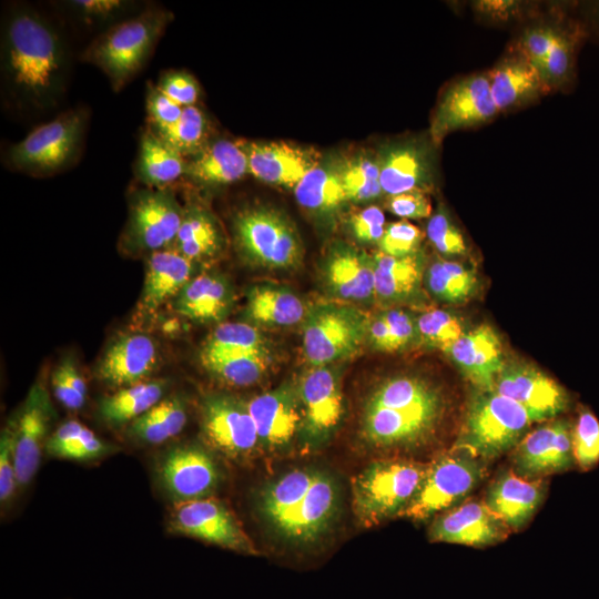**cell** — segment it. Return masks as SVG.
<instances>
[{
    "instance_id": "obj_46",
    "label": "cell",
    "mask_w": 599,
    "mask_h": 599,
    "mask_svg": "<svg viewBox=\"0 0 599 599\" xmlns=\"http://www.w3.org/2000/svg\"><path fill=\"white\" fill-rule=\"evenodd\" d=\"M572 454L581 470H589L599 463V420L585 408L572 427Z\"/></svg>"
},
{
    "instance_id": "obj_48",
    "label": "cell",
    "mask_w": 599,
    "mask_h": 599,
    "mask_svg": "<svg viewBox=\"0 0 599 599\" xmlns=\"http://www.w3.org/2000/svg\"><path fill=\"white\" fill-rule=\"evenodd\" d=\"M51 385L54 396L65 408H82L87 399V384L71 358L65 357L54 368Z\"/></svg>"
},
{
    "instance_id": "obj_43",
    "label": "cell",
    "mask_w": 599,
    "mask_h": 599,
    "mask_svg": "<svg viewBox=\"0 0 599 599\" xmlns=\"http://www.w3.org/2000/svg\"><path fill=\"white\" fill-rule=\"evenodd\" d=\"M427 285L441 301L460 303L474 292L477 283L475 273L453 261H437L427 271Z\"/></svg>"
},
{
    "instance_id": "obj_51",
    "label": "cell",
    "mask_w": 599,
    "mask_h": 599,
    "mask_svg": "<svg viewBox=\"0 0 599 599\" xmlns=\"http://www.w3.org/2000/svg\"><path fill=\"white\" fill-rule=\"evenodd\" d=\"M145 108L148 124L155 131L173 126L180 119L183 108L162 93L155 84L149 83Z\"/></svg>"
},
{
    "instance_id": "obj_61",
    "label": "cell",
    "mask_w": 599,
    "mask_h": 599,
    "mask_svg": "<svg viewBox=\"0 0 599 599\" xmlns=\"http://www.w3.org/2000/svg\"><path fill=\"white\" fill-rule=\"evenodd\" d=\"M369 336L373 345L383 352H394L390 331L384 317H376L369 325Z\"/></svg>"
},
{
    "instance_id": "obj_36",
    "label": "cell",
    "mask_w": 599,
    "mask_h": 599,
    "mask_svg": "<svg viewBox=\"0 0 599 599\" xmlns=\"http://www.w3.org/2000/svg\"><path fill=\"white\" fill-rule=\"evenodd\" d=\"M166 387L164 379L144 380L123 387L101 400L100 415L112 425L132 423L162 400Z\"/></svg>"
},
{
    "instance_id": "obj_60",
    "label": "cell",
    "mask_w": 599,
    "mask_h": 599,
    "mask_svg": "<svg viewBox=\"0 0 599 599\" xmlns=\"http://www.w3.org/2000/svg\"><path fill=\"white\" fill-rule=\"evenodd\" d=\"M83 427L84 425L75 419L63 423L47 440L45 451L51 456L60 457L61 453L81 433Z\"/></svg>"
},
{
    "instance_id": "obj_52",
    "label": "cell",
    "mask_w": 599,
    "mask_h": 599,
    "mask_svg": "<svg viewBox=\"0 0 599 599\" xmlns=\"http://www.w3.org/2000/svg\"><path fill=\"white\" fill-rule=\"evenodd\" d=\"M155 85L162 93L182 108L194 105L199 99V84L185 71H167L161 75Z\"/></svg>"
},
{
    "instance_id": "obj_59",
    "label": "cell",
    "mask_w": 599,
    "mask_h": 599,
    "mask_svg": "<svg viewBox=\"0 0 599 599\" xmlns=\"http://www.w3.org/2000/svg\"><path fill=\"white\" fill-rule=\"evenodd\" d=\"M382 316L390 331L394 352L407 346L418 333L414 319L403 311L392 309Z\"/></svg>"
},
{
    "instance_id": "obj_40",
    "label": "cell",
    "mask_w": 599,
    "mask_h": 599,
    "mask_svg": "<svg viewBox=\"0 0 599 599\" xmlns=\"http://www.w3.org/2000/svg\"><path fill=\"white\" fill-rule=\"evenodd\" d=\"M202 366L224 384L237 387L257 383L270 365L268 352L200 357Z\"/></svg>"
},
{
    "instance_id": "obj_38",
    "label": "cell",
    "mask_w": 599,
    "mask_h": 599,
    "mask_svg": "<svg viewBox=\"0 0 599 599\" xmlns=\"http://www.w3.org/2000/svg\"><path fill=\"white\" fill-rule=\"evenodd\" d=\"M187 408L183 397L162 399L130 426L131 436L148 444H162L177 436L185 427Z\"/></svg>"
},
{
    "instance_id": "obj_55",
    "label": "cell",
    "mask_w": 599,
    "mask_h": 599,
    "mask_svg": "<svg viewBox=\"0 0 599 599\" xmlns=\"http://www.w3.org/2000/svg\"><path fill=\"white\" fill-rule=\"evenodd\" d=\"M388 210L403 219H424L430 216L432 204L424 191L415 190L389 196Z\"/></svg>"
},
{
    "instance_id": "obj_6",
    "label": "cell",
    "mask_w": 599,
    "mask_h": 599,
    "mask_svg": "<svg viewBox=\"0 0 599 599\" xmlns=\"http://www.w3.org/2000/svg\"><path fill=\"white\" fill-rule=\"evenodd\" d=\"M427 466L406 460L370 464L355 479L354 508L359 519L374 525L403 514L417 493Z\"/></svg>"
},
{
    "instance_id": "obj_34",
    "label": "cell",
    "mask_w": 599,
    "mask_h": 599,
    "mask_svg": "<svg viewBox=\"0 0 599 599\" xmlns=\"http://www.w3.org/2000/svg\"><path fill=\"white\" fill-rule=\"evenodd\" d=\"M375 295L385 301L410 296L419 286L423 263L417 253L394 257L383 253L374 257Z\"/></svg>"
},
{
    "instance_id": "obj_26",
    "label": "cell",
    "mask_w": 599,
    "mask_h": 599,
    "mask_svg": "<svg viewBox=\"0 0 599 599\" xmlns=\"http://www.w3.org/2000/svg\"><path fill=\"white\" fill-rule=\"evenodd\" d=\"M545 494L546 484L541 479H528L509 471L490 485L485 504L511 530H517L531 519Z\"/></svg>"
},
{
    "instance_id": "obj_32",
    "label": "cell",
    "mask_w": 599,
    "mask_h": 599,
    "mask_svg": "<svg viewBox=\"0 0 599 599\" xmlns=\"http://www.w3.org/2000/svg\"><path fill=\"white\" fill-rule=\"evenodd\" d=\"M326 281L342 298L368 300L375 295L374 260L352 248L337 250L327 261Z\"/></svg>"
},
{
    "instance_id": "obj_25",
    "label": "cell",
    "mask_w": 599,
    "mask_h": 599,
    "mask_svg": "<svg viewBox=\"0 0 599 599\" xmlns=\"http://www.w3.org/2000/svg\"><path fill=\"white\" fill-rule=\"evenodd\" d=\"M196 263L187 260L173 248H165L148 255L145 276L139 302L143 313H154L180 293L195 276Z\"/></svg>"
},
{
    "instance_id": "obj_2",
    "label": "cell",
    "mask_w": 599,
    "mask_h": 599,
    "mask_svg": "<svg viewBox=\"0 0 599 599\" xmlns=\"http://www.w3.org/2000/svg\"><path fill=\"white\" fill-rule=\"evenodd\" d=\"M443 412L444 399L437 388L415 376H395L369 396L363 434L375 447H414L430 437Z\"/></svg>"
},
{
    "instance_id": "obj_5",
    "label": "cell",
    "mask_w": 599,
    "mask_h": 599,
    "mask_svg": "<svg viewBox=\"0 0 599 599\" xmlns=\"http://www.w3.org/2000/svg\"><path fill=\"white\" fill-rule=\"evenodd\" d=\"M87 124L88 111L68 110L13 144L6 163L12 170L37 176L61 172L79 156Z\"/></svg>"
},
{
    "instance_id": "obj_13",
    "label": "cell",
    "mask_w": 599,
    "mask_h": 599,
    "mask_svg": "<svg viewBox=\"0 0 599 599\" xmlns=\"http://www.w3.org/2000/svg\"><path fill=\"white\" fill-rule=\"evenodd\" d=\"M498 112L488 77H466L443 94L432 122L433 140L440 142L448 133L485 123Z\"/></svg>"
},
{
    "instance_id": "obj_10",
    "label": "cell",
    "mask_w": 599,
    "mask_h": 599,
    "mask_svg": "<svg viewBox=\"0 0 599 599\" xmlns=\"http://www.w3.org/2000/svg\"><path fill=\"white\" fill-rule=\"evenodd\" d=\"M365 334V321L358 312L335 305L314 308L303 327V352L314 367H323L352 355Z\"/></svg>"
},
{
    "instance_id": "obj_49",
    "label": "cell",
    "mask_w": 599,
    "mask_h": 599,
    "mask_svg": "<svg viewBox=\"0 0 599 599\" xmlns=\"http://www.w3.org/2000/svg\"><path fill=\"white\" fill-rule=\"evenodd\" d=\"M422 238L423 233L416 225L402 220L386 225L378 246L383 254L404 257L416 253Z\"/></svg>"
},
{
    "instance_id": "obj_16",
    "label": "cell",
    "mask_w": 599,
    "mask_h": 599,
    "mask_svg": "<svg viewBox=\"0 0 599 599\" xmlns=\"http://www.w3.org/2000/svg\"><path fill=\"white\" fill-rule=\"evenodd\" d=\"M161 481L176 502L211 497L219 483L214 459L197 446H180L171 449L162 459Z\"/></svg>"
},
{
    "instance_id": "obj_56",
    "label": "cell",
    "mask_w": 599,
    "mask_h": 599,
    "mask_svg": "<svg viewBox=\"0 0 599 599\" xmlns=\"http://www.w3.org/2000/svg\"><path fill=\"white\" fill-rule=\"evenodd\" d=\"M355 237L363 242H379L385 231V215L377 206H368L351 217Z\"/></svg>"
},
{
    "instance_id": "obj_57",
    "label": "cell",
    "mask_w": 599,
    "mask_h": 599,
    "mask_svg": "<svg viewBox=\"0 0 599 599\" xmlns=\"http://www.w3.org/2000/svg\"><path fill=\"white\" fill-rule=\"evenodd\" d=\"M112 448L102 441L91 429L83 427L81 433L61 453V458L89 460L109 454Z\"/></svg>"
},
{
    "instance_id": "obj_50",
    "label": "cell",
    "mask_w": 599,
    "mask_h": 599,
    "mask_svg": "<svg viewBox=\"0 0 599 599\" xmlns=\"http://www.w3.org/2000/svg\"><path fill=\"white\" fill-rule=\"evenodd\" d=\"M426 233L432 244L441 254L464 255L467 252L463 234L444 211H439L430 217Z\"/></svg>"
},
{
    "instance_id": "obj_22",
    "label": "cell",
    "mask_w": 599,
    "mask_h": 599,
    "mask_svg": "<svg viewBox=\"0 0 599 599\" xmlns=\"http://www.w3.org/2000/svg\"><path fill=\"white\" fill-rule=\"evenodd\" d=\"M159 359V347L151 336L125 334L106 348L97 374L109 385L126 387L144 382L154 372Z\"/></svg>"
},
{
    "instance_id": "obj_33",
    "label": "cell",
    "mask_w": 599,
    "mask_h": 599,
    "mask_svg": "<svg viewBox=\"0 0 599 599\" xmlns=\"http://www.w3.org/2000/svg\"><path fill=\"white\" fill-rule=\"evenodd\" d=\"M223 247V235L212 213L197 204L183 206V219L171 248L199 263L216 255Z\"/></svg>"
},
{
    "instance_id": "obj_12",
    "label": "cell",
    "mask_w": 599,
    "mask_h": 599,
    "mask_svg": "<svg viewBox=\"0 0 599 599\" xmlns=\"http://www.w3.org/2000/svg\"><path fill=\"white\" fill-rule=\"evenodd\" d=\"M201 427L206 441L231 458H244L260 446L246 404L226 394L207 395L201 407Z\"/></svg>"
},
{
    "instance_id": "obj_4",
    "label": "cell",
    "mask_w": 599,
    "mask_h": 599,
    "mask_svg": "<svg viewBox=\"0 0 599 599\" xmlns=\"http://www.w3.org/2000/svg\"><path fill=\"white\" fill-rule=\"evenodd\" d=\"M529 412L495 390H479L467 410L456 444L480 460L493 459L516 446L535 423Z\"/></svg>"
},
{
    "instance_id": "obj_23",
    "label": "cell",
    "mask_w": 599,
    "mask_h": 599,
    "mask_svg": "<svg viewBox=\"0 0 599 599\" xmlns=\"http://www.w3.org/2000/svg\"><path fill=\"white\" fill-rule=\"evenodd\" d=\"M338 506L337 485L329 475L318 470L300 505L275 529L290 540H316L333 522Z\"/></svg>"
},
{
    "instance_id": "obj_42",
    "label": "cell",
    "mask_w": 599,
    "mask_h": 599,
    "mask_svg": "<svg viewBox=\"0 0 599 599\" xmlns=\"http://www.w3.org/2000/svg\"><path fill=\"white\" fill-rule=\"evenodd\" d=\"M155 132L185 159L196 155L210 143L209 120L195 105L183 108L173 126Z\"/></svg>"
},
{
    "instance_id": "obj_44",
    "label": "cell",
    "mask_w": 599,
    "mask_h": 599,
    "mask_svg": "<svg viewBox=\"0 0 599 599\" xmlns=\"http://www.w3.org/2000/svg\"><path fill=\"white\" fill-rule=\"evenodd\" d=\"M341 175L347 200L364 202L383 193L379 162L368 156H356L341 164Z\"/></svg>"
},
{
    "instance_id": "obj_1",
    "label": "cell",
    "mask_w": 599,
    "mask_h": 599,
    "mask_svg": "<svg viewBox=\"0 0 599 599\" xmlns=\"http://www.w3.org/2000/svg\"><path fill=\"white\" fill-rule=\"evenodd\" d=\"M68 67L63 39L51 21L30 6H13L1 32V77L11 103L23 111L53 108Z\"/></svg>"
},
{
    "instance_id": "obj_41",
    "label": "cell",
    "mask_w": 599,
    "mask_h": 599,
    "mask_svg": "<svg viewBox=\"0 0 599 599\" xmlns=\"http://www.w3.org/2000/svg\"><path fill=\"white\" fill-rule=\"evenodd\" d=\"M265 352V342L256 327L241 322H226L219 324L207 336L200 357Z\"/></svg>"
},
{
    "instance_id": "obj_53",
    "label": "cell",
    "mask_w": 599,
    "mask_h": 599,
    "mask_svg": "<svg viewBox=\"0 0 599 599\" xmlns=\"http://www.w3.org/2000/svg\"><path fill=\"white\" fill-rule=\"evenodd\" d=\"M18 486L14 464V427H6L0 439V500L8 502Z\"/></svg>"
},
{
    "instance_id": "obj_47",
    "label": "cell",
    "mask_w": 599,
    "mask_h": 599,
    "mask_svg": "<svg viewBox=\"0 0 599 599\" xmlns=\"http://www.w3.org/2000/svg\"><path fill=\"white\" fill-rule=\"evenodd\" d=\"M416 325L417 332L424 341L443 352L465 333L460 321L443 309H430L423 313Z\"/></svg>"
},
{
    "instance_id": "obj_11",
    "label": "cell",
    "mask_w": 599,
    "mask_h": 599,
    "mask_svg": "<svg viewBox=\"0 0 599 599\" xmlns=\"http://www.w3.org/2000/svg\"><path fill=\"white\" fill-rule=\"evenodd\" d=\"M169 525L177 534L241 554H256L253 542L233 512L213 497L176 502L170 514Z\"/></svg>"
},
{
    "instance_id": "obj_21",
    "label": "cell",
    "mask_w": 599,
    "mask_h": 599,
    "mask_svg": "<svg viewBox=\"0 0 599 599\" xmlns=\"http://www.w3.org/2000/svg\"><path fill=\"white\" fill-rule=\"evenodd\" d=\"M297 393L308 437L324 439L343 415V395L337 376L326 366L314 367L302 376Z\"/></svg>"
},
{
    "instance_id": "obj_54",
    "label": "cell",
    "mask_w": 599,
    "mask_h": 599,
    "mask_svg": "<svg viewBox=\"0 0 599 599\" xmlns=\"http://www.w3.org/2000/svg\"><path fill=\"white\" fill-rule=\"evenodd\" d=\"M572 51L571 40L560 34L540 67L548 83H558L567 79L571 69Z\"/></svg>"
},
{
    "instance_id": "obj_14",
    "label": "cell",
    "mask_w": 599,
    "mask_h": 599,
    "mask_svg": "<svg viewBox=\"0 0 599 599\" xmlns=\"http://www.w3.org/2000/svg\"><path fill=\"white\" fill-rule=\"evenodd\" d=\"M573 463L572 427L564 419L549 422L526 434L512 456L515 473L528 479L568 470Z\"/></svg>"
},
{
    "instance_id": "obj_28",
    "label": "cell",
    "mask_w": 599,
    "mask_h": 599,
    "mask_svg": "<svg viewBox=\"0 0 599 599\" xmlns=\"http://www.w3.org/2000/svg\"><path fill=\"white\" fill-rule=\"evenodd\" d=\"M234 301L229 281L216 273L195 275L175 296L176 313L196 323H220Z\"/></svg>"
},
{
    "instance_id": "obj_30",
    "label": "cell",
    "mask_w": 599,
    "mask_h": 599,
    "mask_svg": "<svg viewBox=\"0 0 599 599\" xmlns=\"http://www.w3.org/2000/svg\"><path fill=\"white\" fill-rule=\"evenodd\" d=\"M135 167L136 177L146 187L167 189L184 177L186 159L148 124L140 136Z\"/></svg>"
},
{
    "instance_id": "obj_39",
    "label": "cell",
    "mask_w": 599,
    "mask_h": 599,
    "mask_svg": "<svg viewBox=\"0 0 599 599\" xmlns=\"http://www.w3.org/2000/svg\"><path fill=\"white\" fill-rule=\"evenodd\" d=\"M294 194L297 202L311 211L328 212L339 207L347 201L339 165L318 163L294 187Z\"/></svg>"
},
{
    "instance_id": "obj_3",
    "label": "cell",
    "mask_w": 599,
    "mask_h": 599,
    "mask_svg": "<svg viewBox=\"0 0 599 599\" xmlns=\"http://www.w3.org/2000/svg\"><path fill=\"white\" fill-rule=\"evenodd\" d=\"M173 13L150 7L101 32L81 60L99 68L114 91H120L143 68Z\"/></svg>"
},
{
    "instance_id": "obj_20",
    "label": "cell",
    "mask_w": 599,
    "mask_h": 599,
    "mask_svg": "<svg viewBox=\"0 0 599 599\" xmlns=\"http://www.w3.org/2000/svg\"><path fill=\"white\" fill-rule=\"evenodd\" d=\"M248 158V173L273 185L295 187L319 163L312 149L287 142L242 141Z\"/></svg>"
},
{
    "instance_id": "obj_24",
    "label": "cell",
    "mask_w": 599,
    "mask_h": 599,
    "mask_svg": "<svg viewBox=\"0 0 599 599\" xmlns=\"http://www.w3.org/2000/svg\"><path fill=\"white\" fill-rule=\"evenodd\" d=\"M479 390H490L505 366L501 341L488 324L464 333L445 351Z\"/></svg>"
},
{
    "instance_id": "obj_31",
    "label": "cell",
    "mask_w": 599,
    "mask_h": 599,
    "mask_svg": "<svg viewBox=\"0 0 599 599\" xmlns=\"http://www.w3.org/2000/svg\"><path fill=\"white\" fill-rule=\"evenodd\" d=\"M426 153L413 143L389 148L379 161V182L389 196L423 189L429 183Z\"/></svg>"
},
{
    "instance_id": "obj_45",
    "label": "cell",
    "mask_w": 599,
    "mask_h": 599,
    "mask_svg": "<svg viewBox=\"0 0 599 599\" xmlns=\"http://www.w3.org/2000/svg\"><path fill=\"white\" fill-rule=\"evenodd\" d=\"M63 7L80 22L93 28L106 29L128 19L135 3L123 0H70Z\"/></svg>"
},
{
    "instance_id": "obj_18",
    "label": "cell",
    "mask_w": 599,
    "mask_h": 599,
    "mask_svg": "<svg viewBox=\"0 0 599 599\" xmlns=\"http://www.w3.org/2000/svg\"><path fill=\"white\" fill-rule=\"evenodd\" d=\"M52 416L48 393L41 383L32 386L14 427V464L19 487L34 477L41 460Z\"/></svg>"
},
{
    "instance_id": "obj_9",
    "label": "cell",
    "mask_w": 599,
    "mask_h": 599,
    "mask_svg": "<svg viewBox=\"0 0 599 599\" xmlns=\"http://www.w3.org/2000/svg\"><path fill=\"white\" fill-rule=\"evenodd\" d=\"M182 219L183 206L172 187L136 190L131 197L121 247L128 253L148 255L171 248Z\"/></svg>"
},
{
    "instance_id": "obj_58",
    "label": "cell",
    "mask_w": 599,
    "mask_h": 599,
    "mask_svg": "<svg viewBox=\"0 0 599 599\" xmlns=\"http://www.w3.org/2000/svg\"><path fill=\"white\" fill-rule=\"evenodd\" d=\"M559 35L548 28L529 30L522 38L521 53L540 68Z\"/></svg>"
},
{
    "instance_id": "obj_29",
    "label": "cell",
    "mask_w": 599,
    "mask_h": 599,
    "mask_svg": "<svg viewBox=\"0 0 599 599\" xmlns=\"http://www.w3.org/2000/svg\"><path fill=\"white\" fill-rule=\"evenodd\" d=\"M248 173V158L242 140H215L186 159L184 177L201 185L234 183Z\"/></svg>"
},
{
    "instance_id": "obj_8",
    "label": "cell",
    "mask_w": 599,
    "mask_h": 599,
    "mask_svg": "<svg viewBox=\"0 0 599 599\" xmlns=\"http://www.w3.org/2000/svg\"><path fill=\"white\" fill-rule=\"evenodd\" d=\"M481 478L480 459L456 448L427 466L425 477L403 515L415 521L426 520L459 504Z\"/></svg>"
},
{
    "instance_id": "obj_7",
    "label": "cell",
    "mask_w": 599,
    "mask_h": 599,
    "mask_svg": "<svg viewBox=\"0 0 599 599\" xmlns=\"http://www.w3.org/2000/svg\"><path fill=\"white\" fill-rule=\"evenodd\" d=\"M233 231L240 251L262 266L292 267L302 257L296 230L275 210L264 206L245 209L235 216Z\"/></svg>"
},
{
    "instance_id": "obj_17",
    "label": "cell",
    "mask_w": 599,
    "mask_h": 599,
    "mask_svg": "<svg viewBox=\"0 0 599 599\" xmlns=\"http://www.w3.org/2000/svg\"><path fill=\"white\" fill-rule=\"evenodd\" d=\"M510 528L485 502L470 500L439 515L432 524V541L487 547L505 540Z\"/></svg>"
},
{
    "instance_id": "obj_15",
    "label": "cell",
    "mask_w": 599,
    "mask_h": 599,
    "mask_svg": "<svg viewBox=\"0 0 599 599\" xmlns=\"http://www.w3.org/2000/svg\"><path fill=\"white\" fill-rule=\"evenodd\" d=\"M493 390L525 407L536 422L554 418L568 405V396L557 382L526 364L505 365Z\"/></svg>"
},
{
    "instance_id": "obj_37",
    "label": "cell",
    "mask_w": 599,
    "mask_h": 599,
    "mask_svg": "<svg viewBox=\"0 0 599 599\" xmlns=\"http://www.w3.org/2000/svg\"><path fill=\"white\" fill-rule=\"evenodd\" d=\"M246 313L256 323L292 326L305 317V305L298 296L288 290L256 286L248 293Z\"/></svg>"
},
{
    "instance_id": "obj_35",
    "label": "cell",
    "mask_w": 599,
    "mask_h": 599,
    "mask_svg": "<svg viewBox=\"0 0 599 599\" xmlns=\"http://www.w3.org/2000/svg\"><path fill=\"white\" fill-rule=\"evenodd\" d=\"M316 469H294L268 484L260 495V509L274 528L300 505L309 490Z\"/></svg>"
},
{
    "instance_id": "obj_27",
    "label": "cell",
    "mask_w": 599,
    "mask_h": 599,
    "mask_svg": "<svg viewBox=\"0 0 599 599\" xmlns=\"http://www.w3.org/2000/svg\"><path fill=\"white\" fill-rule=\"evenodd\" d=\"M487 77L494 102L499 111L538 98L549 85L540 68L522 53L502 60Z\"/></svg>"
},
{
    "instance_id": "obj_19",
    "label": "cell",
    "mask_w": 599,
    "mask_h": 599,
    "mask_svg": "<svg viewBox=\"0 0 599 599\" xmlns=\"http://www.w3.org/2000/svg\"><path fill=\"white\" fill-rule=\"evenodd\" d=\"M245 404L255 424L260 446L268 450L288 445L303 423L298 393L291 385L256 395Z\"/></svg>"
}]
</instances>
